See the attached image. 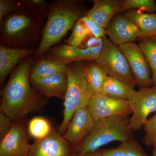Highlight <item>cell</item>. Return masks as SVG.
<instances>
[{
	"instance_id": "9c48e42d",
	"label": "cell",
	"mask_w": 156,
	"mask_h": 156,
	"mask_svg": "<svg viewBox=\"0 0 156 156\" xmlns=\"http://www.w3.org/2000/svg\"><path fill=\"white\" fill-rule=\"evenodd\" d=\"M119 47L128 62L136 85L140 88L153 86L150 66L138 45L132 42Z\"/></svg>"
},
{
	"instance_id": "5bb4252c",
	"label": "cell",
	"mask_w": 156,
	"mask_h": 156,
	"mask_svg": "<svg viewBox=\"0 0 156 156\" xmlns=\"http://www.w3.org/2000/svg\"><path fill=\"white\" fill-rule=\"evenodd\" d=\"M31 86L46 98L65 99L68 87L67 73H61L30 81Z\"/></svg>"
},
{
	"instance_id": "f1b7e54d",
	"label": "cell",
	"mask_w": 156,
	"mask_h": 156,
	"mask_svg": "<svg viewBox=\"0 0 156 156\" xmlns=\"http://www.w3.org/2000/svg\"><path fill=\"white\" fill-rule=\"evenodd\" d=\"M145 135L143 143L147 146L152 147L156 143V113L148 119L144 126Z\"/></svg>"
},
{
	"instance_id": "ac0fdd59",
	"label": "cell",
	"mask_w": 156,
	"mask_h": 156,
	"mask_svg": "<svg viewBox=\"0 0 156 156\" xmlns=\"http://www.w3.org/2000/svg\"><path fill=\"white\" fill-rule=\"evenodd\" d=\"M125 16L138 27L139 38L156 36V13L148 14L135 10L126 11Z\"/></svg>"
},
{
	"instance_id": "4316f807",
	"label": "cell",
	"mask_w": 156,
	"mask_h": 156,
	"mask_svg": "<svg viewBox=\"0 0 156 156\" xmlns=\"http://www.w3.org/2000/svg\"><path fill=\"white\" fill-rule=\"evenodd\" d=\"M23 11H28L23 0H0V22L8 14Z\"/></svg>"
},
{
	"instance_id": "f546056e",
	"label": "cell",
	"mask_w": 156,
	"mask_h": 156,
	"mask_svg": "<svg viewBox=\"0 0 156 156\" xmlns=\"http://www.w3.org/2000/svg\"><path fill=\"white\" fill-rule=\"evenodd\" d=\"M80 20L87 29L90 35L97 38H103L105 37V29L95 23L86 15L81 18Z\"/></svg>"
},
{
	"instance_id": "2e32d148",
	"label": "cell",
	"mask_w": 156,
	"mask_h": 156,
	"mask_svg": "<svg viewBox=\"0 0 156 156\" xmlns=\"http://www.w3.org/2000/svg\"><path fill=\"white\" fill-rule=\"evenodd\" d=\"M122 2L119 0H94L93 6L86 16L105 29L115 14L120 12Z\"/></svg>"
},
{
	"instance_id": "1f68e13d",
	"label": "cell",
	"mask_w": 156,
	"mask_h": 156,
	"mask_svg": "<svg viewBox=\"0 0 156 156\" xmlns=\"http://www.w3.org/2000/svg\"><path fill=\"white\" fill-rule=\"evenodd\" d=\"M11 119L1 112L0 113V137L2 138L11 130L13 124L11 123Z\"/></svg>"
},
{
	"instance_id": "4fadbf2b",
	"label": "cell",
	"mask_w": 156,
	"mask_h": 156,
	"mask_svg": "<svg viewBox=\"0 0 156 156\" xmlns=\"http://www.w3.org/2000/svg\"><path fill=\"white\" fill-rule=\"evenodd\" d=\"M106 35L115 45L134 42L139 38L140 31L138 27L124 15L114 17L105 28Z\"/></svg>"
},
{
	"instance_id": "d6986e66",
	"label": "cell",
	"mask_w": 156,
	"mask_h": 156,
	"mask_svg": "<svg viewBox=\"0 0 156 156\" xmlns=\"http://www.w3.org/2000/svg\"><path fill=\"white\" fill-rule=\"evenodd\" d=\"M134 87L116 78L108 76L103 84L101 93L116 99L128 101L135 92Z\"/></svg>"
},
{
	"instance_id": "d6a6232c",
	"label": "cell",
	"mask_w": 156,
	"mask_h": 156,
	"mask_svg": "<svg viewBox=\"0 0 156 156\" xmlns=\"http://www.w3.org/2000/svg\"><path fill=\"white\" fill-rule=\"evenodd\" d=\"M104 42V37L97 38L92 36L89 35L84 41L80 48L87 49L93 48L96 46H103Z\"/></svg>"
},
{
	"instance_id": "9a60e30c",
	"label": "cell",
	"mask_w": 156,
	"mask_h": 156,
	"mask_svg": "<svg viewBox=\"0 0 156 156\" xmlns=\"http://www.w3.org/2000/svg\"><path fill=\"white\" fill-rule=\"evenodd\" d=\"M35 48L19 49L0 45V85L2 86L11 70L20 62L32 56Z\"/></svg>"
},
{
	"instance_id": "ffe728a7",
	"label": "cell",
	"mask_w": 156,
	"mask_h": 156,
	"mask_svg": "<svg viewBox=\"0 0 156 156\" xmlns=\"http://www.w3.org/2000/svg\"><path fill=\"white\" fill-rule=\"evenodd\" d=\"M82 48L66 44L56 46L48 51L46 56L66 65L79 61Z\"/></svg>"
},
{
	"instance_id": "83f0119b",
	"label": "cell",
	"mask_w": 156,
	"mask_h": 156,
	"mask_svg": "<svg viewBox=\"0 0 156 156\" xmlns=\"http://www.w3.org/2000/svg\"><path fill=\"white\" fill-rule=\"evenodd\" d=\"M28 11L35 13L47 19L49 11V4L45 0H23Z\"/></svg>"
},
{
	"instance_id": "d4e9b609",
	"label": "cell",
	"mask_w": 156,
	"mask_h": 156,
	"mask_svg": "<svg viewBox=\"0 0 156 156\" xmlns=\"http://www.w3.org/2000/svg\"><path fill=\"white\" fill-rule=\"evenodd\" d=\"M135 10L148 13H156V2L154 0H124L120 12Z\"/></svg>"
},
{
	"instance_id": "cb8c5ba5",
	"label": "cell",
	"mask_w": 156,
	"mask_h": 156,
	"mask_svg": "<svg viewBox=\"0 0 156 156\" xmlns=\"http://www.w3.org/2000/svg\"><path fill=\"white\" fill-rule=\"evenodd\" d=\"M52 130L50 122L44 117L40 116L32 119L29 122L27 127L29 135L36 140L45 138Z\"/></svg>"
},
{
	"instance_id": "52a82bcc",
	"label": "cell",
	"mask_w": 156,
	"mask_h": 156,
	"mask_svg": "<svg viewBox=\"0 0 156 156\" xmlns=\"http://www.w3.org/2000/svg\"><path fill=\"white\" fill-rule=\"evenodd\" d=\"M128 101L132 110L129 126L134 132L140 130L149 115L156 112V87L140 88L135 91Z\"/></svg>"
},
{
	"instance_id": "ba28073f",
	"label": "cell",
	"mask_w": 156,
	"mask_h": 156,
	"mask_svg": "<svg viewBox=\"0 0 156 156\" xmlns=\"http://www.w3.org/2000/svg\"><path fill=\"white\" fill-rule=\"evenodd\" d=\"M89 112L95 122L114 116H129L132 114L128 101L116 99L101 93L92 95L87 105Z\"/></svg>"
},
{
	"instance_id": "7402d4cb",
	"label": "cell",
	"mask_w": 156,
	"mask_h": 156,
	"mask_svg": "<svg viewBox=\"0 0 156 156\" xmlns=\"http://www.w3.org/2000/svg\"><path fill=\"white\" fill-rule=\"evenodd\" d=\"M85 75L91 95L101 93L103 84L108 76L106 73L95 62L86 65Z\"/></svg>"
},
{
	"instance_id": "8fae6325",
	"label": "cell",
	"mask_w": 156,
	"mask_h": 156,
	"mask_svg": "<svg viewBox=\"0 0 156 156\" xmlns=\"http://www.w3.org/2000/svg\"><path fill=\"white\" fill-rule=\"evenodd\" d=\"M61 134L53 130L49 135L31 145L27 156H73V151Z\"/></svg>"
},
{
	"instance_id": "6da1fadb",
	"label": "cell",
	"mask_w": 156,
	"mask_h": 156,
	"mask_svg": "<svg viewBox=\"0 0 156 156\" xmlns=\"http://www.w3.org/2000/svg\"><path fill=\"white\" fill-rule=\"evenodd\" d=\"M33 58L30 56L21 61L1 91V112L11 120H19L38 110L45 103L44 96L30 84Z\"/></svg>"
},
{
	"instance_id": "e575fe53",
	"label": "cell",
	"mask_w": 156,
	"mask_h": 156,
	"mask_svg": "<svg viewBox=\"0 0 156 156\" xmlns=\"http://www.w3.org/2000/svg\"><path fill=\"white\" fill-rule=\"evenodd\" d=\"M152 156H156V143L152 146Z\"/></svg>"
},
{
	"instance_id": "8992f818",
	"label": "cell",
	"mask_w": 156,
	"mask_h": 156,
	"mask_svg": "<svg viewBox=\"0 0 156 156\" xmlns=\"http://www.w3.org/2000/svg\"><path fill=\"white\" fill-rule=\"evenodd\" d=\"M104 44L96 64L110 76L135 86L133 74L126 56L120 50L106 37H104Z\"/></svg>"
},
{
	"instance_id": "5b68a950",
	"label": "cell",
	"mask_w": 156,
	"mask_h": 156,
	"mask_svg": "<svg viewBox=\"0 0 156 156\" xmlns=\"http://www.w3.org/2000/svg\"><path fill=\"white\" fill-rule=\"evenodd\" d=\"M86 65L81 61L67 65L69 83L64 99L63 120L59 127L62 134L65 133L75 112L81 108L87 106L92 96L85 77Z\"/></svg>"
},
{
	"instance_id": "e0dca14e",
	"label": "cell",
	"mask_w": 156,
	"mask_h": 156,
	"mask_svg": "<svg viewBox=\"0 0 156 156\" xmlns=\"http://www.w3.org/2000/svg\"><path fill=\"white\" fill-rule=\"evenodd\" d=\"M32 64L30 80H34L42 78L61 73H67V65L53 60L47 56L38 58Z\"/></svg>"
},
{
	"instance_id": "44dd1931",
	"label": "cell",
	"mask_w": 156,
	"mask_h": 156,
	"mask_svg": "<svg viewBox=\"0 0 156 156\" xmlns=\"http://www.w3.org/2000/svg\"><path fill=\"white\" fill-rule=\"evenodd\" d=\"M101 151L103 156H149L134 138L121 142L117 147Z\"/></svg>"
},
{
	"instance_id": "3957f363",
	"label": "cell",
	"mask_w": 156,
	"mask_h": 156,
	"mask_svg": "<svg viewBox=\"0 0 156 156\" xmlns=\"http://www.w3.org/2000/svg\"><path fill=\"white\" fill-rule=\"evenodd\" d=\"M46 19L33 12H13L0 22V44L11 48H34L41 38Z\"/></svg>"
},
{
	"instance_id": "836d02e7",
	"label": "cell",
	"mask_w": 156,
	"mask_h": 156,
	"mask_svg": "<svg viewBox=\"0 0 156 156\" xmlns=\"http://www.w3.org/2000/svg\"><path fill=\"white\" fill-rule=\"evenodd\" d=\"M73 156H103L102 155L101 151L99 150L93 152L89 153L84 154H74Z\"/></svg>"
},
{
	"instance_id": "484cf974",
	"label": "cell",
	"mask_w": 156,
	"mask_h": 156,
	"mask_svg": "<svg viewBox=\"0 0 156 156\" xmlns=\"http://www.w3.org/2000/svg\"><path fill=\"white\" fill-rule=\"evenodd\" d=\"M89 35V31L79 20L73 28L71 34L66 41V44L80 48Z\"/></svg>"
},
{
	"instance_id": "7a4b0ae2",
	"label": "cell",
	"mask_w": 156,
	"mask_h": 156,
	"mask_svg": "<svg viewBox=\"0 0 156 156\" xmlns=\"http://www.w3.org/2000/svg\"><path fill=\"white\" fill-rule=\"evenodd\" d=\"M47 20L41 40L34 58L38 59L58 44L81 18L88 12L75 0H54L49 4Z\"/></svg>"
},
{
	"instance_id": "603a6c76",
	"label": "cell",
	"mask_w": 156,
	"mask_h": 156,
	"mask_svg": "<svg viewBox=\"0 0 156 156\" xmlns=\"http://www.w3.org/2000/svg\"><path fill=\"white\" fill-rule=\"evenodd\" d=\"M138 39V46L149 64L153 86L156 87V36Z\"/></svg>"
},
{
	"instance_id": "30bf717a",
	"label": "cell",
	"mask_w": 156,
	"mask_h": 156,
	"mask_svg": "<svg viewBox=\"0 0 156 156\" xmlns=\"http://www.w3.org/2000/svg\"><path fill=\"white\" fill-rule=\"evenodd\" d=\"M28 131L23 124H13L10 131L1 139L0 156H27L31 145Z\"/></svg>"
},
{
	"instance_id": "277c9868",
	"label": "cell",
	"mask_w": 156,
	"mask_h": 156,
	"mask_svg": "<svg viewBox=\"0 0 156 156\" xmlns=\"http://www.w3.org/2000/svg\"><path fill=\"white\" fill-rule=\"evenodd\" d=\"M128 116H114L96 122L80 145L74 148V154H84L99 150L110 143L124 142L134 138L129 126Z\"/></svg>"
},
{
	"instance_id": "7c38bea8",
	"label": "cell",
	"mask_w": 156,
	"mask_h": 156,
	"mask_svg": "<svg viewBox=\"0 0 156 156\" xmlns=\"http://www.w3.org/2000/svg\"><path fill=\"white\" fill-rule=\"evenodd\" d=\"M95 123L87 106L79 108L70 122L64 134L65 139L73 148L79 146L92 130Z\"/></svg>"
},
{
	"instance_id": "4dcf8cb0",
	"label": "cell",
	"mask_w": 156,
	"mask_h": 156,
	"mask_svg": "<svg viewBox=\"0 0 156 156\" xmlns=\"http://www.w3.org/2000/svg\"><path fill=\"white\" fill-rule=\"evenodd\" d=\"M103 46H96L87 49L82 48L79 61H96L101 54Z\"/></svg>"
}]
</instances>
